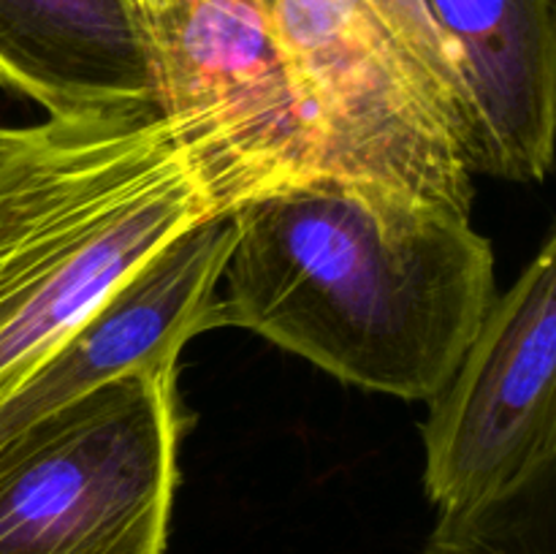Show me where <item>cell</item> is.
<instances>
[{
  "label": "cell",
  "instance_id": "4",
  "mask_svg": "<svg viewBox=\"0 0 556 554\" xmlns=\"http://www.w3.org/2000/svg\"><path fill=\"white\" fill-rule=\"evenodd\" d=\"M307 112L326 177L470 217L454 128L369 0H258Z\"/></svg>",
  "mask_w": 556,
  "mask_h": 554
},
{
  "label": "cell",
  "instance_id": "7",
  "mask_svg": "<svg viewBox=\"0 0 556 554\" xmlns=\"http://www.w3.org/2000/svg\"><path fill=\"white\" fill-rule=\"evenodd\" d=\"M459 71L472 174L541 182L556 161V0H427Z\"/></svg>",
  "mask_w": 556,
  "mask_h": 554
},
{
  "label": "cell",
  "instance_id": "10",
  "mask_svg": "<svg viewBox=\"0 0 556 554\" xmlns=\"http://www.w3.org/2000/svg\"><path fill=\"white\" fill-rule=\"evenodd\" d=\"M375 14L386 25L413 68L427 81L429 92L438 101L440 112L454 128L467 158V101L462 90L454 54L429 11L427 0H369ZM472 172V168H470Z\"/></svg>",
  "mask_w": 556,
  "mask_h": 554
},
{
  "label": "cell",
  "instance_id": "5",
  "mask_svg": "<svg viewBox=\"0 0 556 554\" xmlns=\"http://www.w3.org/2000/svg\"><path fill=\"white\" fill-rule=\"evenodd\" d=\"M139 9L163 114L199 158L226 215L326 177L258 0H157Z\"/></svg>",
  "mask_w": 556,
  "mask_h": 554
},
{
  "label": "cell",
  "instance_id": "3",
  "mask_svg": "<svg viewBox=\"0 0 556 554\" xmlns=\"http://www.w3.org/2000/svg\"><path fill=\"white\" fill-rule=\"evenodd\" d=\"M179 427L177 367H147L0 432V554L166 552Z\"/></svg>",
  "mask_w": 556,
  "mask_h": 554
},
{
  "label": "cell",
  "instance_id": "9",
  "mask_svg": "<svg viewBox=\"0 0 556 554\" xmlns=\"http://www.w3.org/2000/svg\"><path fill=\"white\" fill-rule=\"evenodd\" d=\"M427 554H556V451L494 498L440 511Z\"/></svg>",
  "mask_w": 556,
  "mask_h": 554
},
{
  "label": "cell",
  "instance_id": "6",
  "mask_svg": "<svg viewBox=\"0 0 556 554\" xmlns=\"http://www.w3.org/2000/svg\"><path fill=\"white\" fill-rule=\"evenodd\" d=\"M556 451V231L492 302L424 421V487L440 511L494 498Z\"/></svg>",
  "mask_w": 556,
  "mask_h": 554
},
{
  "label": "cell",
  "instance_id": "1",
  "mask_svg": "<svg viewBox=\"0 0 556 554\" xmlns=\"http://www.w3.org/2000/svg\"><path fill=\"white\" fill-rule=\"evenodd\" d=\"M217 326H239L358 389L434 400L494 288L472 221L410 196L315 177L239 206Z\"/></svg>",
  "mask_w": 556,
  "mask_h": 554
},
{
  "label": "cell",
  "instance_id": "8",
  "mask_svg": "<svg viewBox=\"0 0 556 554\" xmlns=\"http://www.w3.org/2000/svg\"><path fill=\"white\" fill-rule=\"evenodd\" d=\"M0 87L49 117L161 106L139 0H0Z\"/></svg>",
  "mask_w": 556,
  "mask_h": 554
},
{
  "label": "cell",
  "instance_id": "2",
  "mask_svg": "<svg viewBox=\"0 0 556 554\" xmlns=\"http://www.w3.org/2000/svg\"><path fill=\"white\" fill-rule=\"evenodd\" d=\"M223 215L161 106L0 125V402L141 266Z\"/></svg>",
  "mask_w": 556,
  "mask_h": 554
},
{
  "label": "cell",
  "instance_id": "11",
  "mask_svg": "<svg viewBox=\"0 0 556 554\" xmlns=\"http://www.w3.org/2000/svg\"><path fill=\"white\" fill-rule=\"evenodd\" d=\"M144 3H157V0H139V5H144Z\"/></svg>",
  "mask_w": 556,
  "mask_h": 554
}]
</instances>
